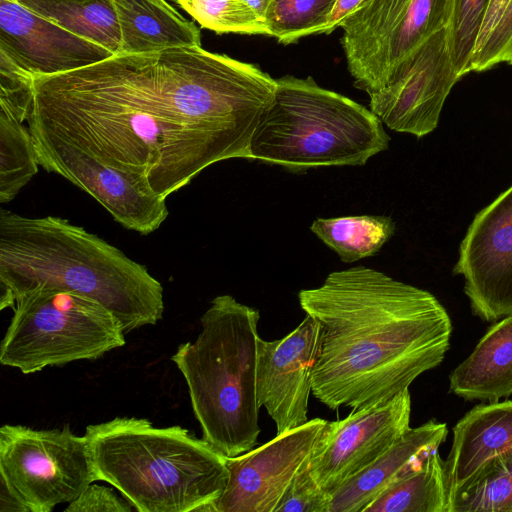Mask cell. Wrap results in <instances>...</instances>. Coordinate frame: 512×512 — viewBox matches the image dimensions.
Returning a JSON list of instances; mask_svg holds the SVG:
<instances>
[{"label": "cell", "mask_w": 512, "mask_h": 512, "mask_svg": "<svg viewBox=\"0 0 512 512\" xmlns=\"http://www.w3.org/2000/svg\"><path fill=\"white\" fill-rule=\"evenodd\" d=\"M202 28L217 34L268 36L265 20L242 0H176Z\"/></svg>", "instance_id": "obj_27"}, {"label": "cell", "mask_w": 512, "mask_h": 512, "mask_svg": "<svg viewBox=\"0 0 512 512\" xmlns=\"http://www.w3.org/2000/svg\"><path fill=\"white\" fill-rule=\"evenodd\" d=\"M29 127L0 114V203L13 200L38 172Z\"/></svg>", "instance_id": "obj_25"}, {"label": "cell", "mask_w": 512, "mask_h": 512, "mask_svg": "<svg viewBox=\"0 0 512 512\" xmlns=\"http://www.w3.org/2000/svg\"><path fill=\"white\" fill-rule=\"evenodd\" d=\"M337 0H273L264 20L268 36L283 45L318 35Z\"/></svg>", "instance_id": "obj_26"}, {"label": "cell", "mask_w": 512, "mask_h": 512, "mask_svg": "<svg viewBox=\"0 0 512 512\" xmlns=\"http://www.w3.org/2000/svg\"><path fill=\"white\" fill-rule=\"evenodd\" d=\"M309 460L295 474L275 512H327L330 494L312 476Z\"/></svg>", "instance_id": "obj_30"}, {"label": "cell", "mask_w": 512, "mask_h": 512, "mask_svg": "<svg viewBox=\"0 0 512 512\" xmlns=\"http://www.w3.org/2000/svg\"><path fill=\"white\" fill-rule=\"evenodd\" d=\"M0 286L15 299L38 288L85 295L107 308L125 334L155 325L164 312L161 283L115 246L66 219L3 208Z\"/></svg>", "instance_id": "obj_3"}, {"label": "cell", "mask_w": 512, "mask_h": 512, "mask_svg": "<svg viewBox=\"0 0 512 512\" xmlns=\"http://www.w3.org/2000/svg\"><path fill=\"white\" fill-rule=\"evenodd\" d=\"M447 434V425L434 420L410 427L374 462L330 493L327 512H363L387 487L420 466Z\"/></svg>", "instance_id": "obj_17"}, {"label": "cell", "mask_w": 512, "mask_h": 512, "mask_svg": "<svg viewBox=\"0 0 512 512\" xmlns=\"http://www.w3.org/2000/svg\"><path fill=\"white\" fill-rule=\"evenodd\" d=\"M447 512H512V452L483 466L449 500Z\"/></svg>", "instance_id": "obj_24"}, {"label": "cell", "mask_w": 512, "mask_h": 512, "mask_svg": "<svg viewBox=\"0 0 512 512\" xmlns=\"http://www.w3.org/2000/svg\"><path fill=\"white\" fill-rule=\"evenodd\" d=\"M327 422L308 420L258 448L227 457L228 483L212 512H275L295 474L310 459Z\"/></svg>", "instance_id": "obj_13"}, {"label": "cell", "mask_w": 512, "mask_h": 512, "mask_svg": "<svg viewBox=\"0 0 512 512\" xmlns=\"http://www.w3.org/2000/svg\"><path fill=\"white\" fill-rule=\"evenodd\" d=\"M459 79L447 26L430 36L390 83L369 95V107L391 130L420 138L437 127L444 102Z\"/></svg>", "instance_id": "obj_10"}, {"label": "cell", "mask_w": 512, "mask_h": 512, "mask_svg": "<svg viewBox=\"0 0 512 512\" xmlns=\"http://www.w3.org/2000/svg\"><path fill=\"white\" fill-rule=\"evenodd\" d=\"M125 342L117 318L96 300L73 291L38 288L16 298L0 344V363L31 374L98 359Z\"/></svg>", "instance_id": "obj_7"}, {"label": "cell", "mask_w": 512, "mask_h": 512, "mask_svg": "<svg viewBox=\"0 0 512 512\" xmlns=\"http://www.w3.org/2000/svg\"><path fill=\"white\" fill-rule=\"evenodd\" d=\"M452 13L453 0H362L340 25L354 86L369 96L390 83Z\"/></svg>", "instance_id": "obj_8"}, {"label": "cell", "mask_w": 512, "mask_h": 512, "mask_svg": "<svg viewBox=\"0 0 512 512\" xmlns=\"http://www.w3.org/2000/svg\"><path fill=\"white\" fill-rule=\"evenodd\" d=\"M409 389L392 399L354 409L327 422L309 460L317 483L329 494L384 453L410 428Z\"/></svg>", "instance_id": "obj_12"}, {"label": "cell", "mask_w": 512, "mask_h": 512, "mask_svg": "<svg viewBox=\"0 0 512 512\" xmlns=\"http://www.w3.org/2000/svg\"><path fill=\"white\" fill-rule=\"evenodd\" d=\"M298 300L320 325L312 395L331 410L392 399L450 346L452 322L439 300L372 268L332 272Z\"/></svg>", "instance_id": "obj_2"}, {"label": "cell", "mask_w": 512, "mask_h": 512, "mask_svg": "<svg viewBox=\"0 0 512 512\" xmlns=\"http://www.w3.org/2000/svg\"><path fill=\"white\" fill-rule=\"evenodd\" d=\"M444 460L438 449L387 487L363 512H447Z\"/></svg>", "instance_id": "obj_22"}, {"label": "cell", "mask_w": 512, "mask_h": 512, "mask_svg": "<svg viewBox=\"0 0 512 512\" xmlns=\"http://www.w3.org/2000/svg\"><path fill=\"white\" fill-rule=\"evenodd\" d=\"M133 505L105 485L91 483L82 494L68 503L65 512H131Z\"/></svg>", "instance_id": "obj_32"}, {"label": "cell", "mask_w": 512, "mask_h": 512, "mask_svg": "<svg viewBox=\"0 0 512 512\" xmlns=\"http://www.w3.org/2000/svg\"><path fill=\"white\" fill-rule=\"evenodd\" d=\"M111 1L115 4V3H120L123 0H111ZM151 1L159 3L161 5H170L166 0H151Z\"/></svg>", "instance_id": "obj_37"}, {"label": "cell", "mask_w": 512, "mask_h": 512, "mask_svg": "<svg viewBox=\"0 0 512 512\" xmlns=\"http://www.w3.org/2000/svg\"><path fill=\"white\" fill-rule=\"evenodd\" d=\"M253 132L247 159L293 172L364 165L387 150L390 136L368 108L312 77L284 75Z\"/></svg>", "instance_id": "obj_6"}, {"label": "cell", "mask_w": 512, "mask_h": 512, "mask_svg": "<svg viewBox=\"0 0 512 512\" xmlns=\"http://www.w3.org/2000/svg\"><path fill=\"white\" fill-rule=\"evenodd\" d=\"M34 75L0 51V114L21 123L33 105Z\"/></svg>", "instance_id": "obj_29"}, {"label": "cell", "mask_w": 512, "mask_h": 512, "mask_svg": "<svg viewBox=\"0 0 512 512\" xmlns=\"http://www.w3.org/2000/svg\"><path fill=\"white\" fill-rule=\"evenodd\" d=\"M512 452V400L477 405L453 427L444 460L449 500L492 459ZM448 509V508H447Z\"/></svg>", "instance_id": "obj_18"}, {"label": "cell", "mask_w": 512, "mask_h": 512, "mask_svg": "<svg viewBox=\"0 0 512 512\" xmlns=\"http://www.w3.org/2000/svg\"><path fill=\"white\" fill-rule=\"evenodd\" d=\"M488 1L453 0V13L448 34L451 57L460 78L467 74Z\"/></svg>", "instance_id": "obj_28"}, {"label": "cell", "mask_w": 512, "mask_h": 512, "mask_svg": "<svg viewBox=\"0 0 512 512\" xmlns=\"http://www.w3.org/2000/svg\"><path fill=\"white\" fill-rule=\"evenodd\" d=\"M0 479L30 512L70 503L95 481L85 435L61 429L4 424L0 428Z\"/></svg>", "instance_id": "obj_9"}, {"label": "cell", "mask_w": 512, "mask_h": 512, "mask_svg": "<svg viewBox=\"0 0 512 512\" xmlns=\"http://www.w3.org/2000/svg\"><path fill=\"white\" fill-rule=\"evenodd\" d=\"M114 5L121 31V53L149 54L202 46L199 28L171 5L151 0H123Z\"/></svg>", "instance_id": "obj_20"}, {"label": "cell", "mask_w": 512, "mask_h": 512, "mask_svg": "<svg viewBox=\"0 0 512 512\" xmlns=\"http://www.w3.org/2000/svg\"><path fill=\"white\" fill-rule=\"evenodd\" d=\"M29 10L93 41L112 54L121 53L118 14L111 0H16Z\"/></svg>", "instance_id": "obj_21"}, {"label": "cell", "mask_w": 512, "mask_h": 512, "mask_svg": "<svg viewBox=\"0 0 512 512\" xmlns=\"http://www.w3.org/2000/svg\"><path fill=\"white\" fill-rule=\"evenodd\" d=\"M32 138L41 167L84 190L123 227L147 235L167 218L165 199L145 191L128 175L59 140Z\"/></svg>", "instance_id": "obj_14"}, {"label": "cell", "mask_w": 512, "mask_h": 512, "mask_svg": "<svg viewBox=\"0 0 512 512\" xmlns=\"http://www.w3.org/2000/svg\"><path fill=\"white\" fill-rule=\"evenodd\" d=\"M0 51L34 76L69 72L114 55L16 0H0Z\"/></svg>", "instance_id": "obj_16"}, {"label": "cell", "mask_w": 512, "mask_h": 512, "mask_svg": "<svg viewBox=\"0 0 512 512\" xmlns=\"http://www.w3.org/2000/svg\"><path fill=\"white\" fill-rule=\"evenodd\" d=\"M449 391L468 401L512 395V315L494 324L451 372Z\"/></svg>", "instance_id": "obj_19"}, {"label": "cell", "mask_w": 512, "mask_h": 512, "mask_svg": "<svg viewBox=\"0 0 512 512\" xmlns=\"http://www.w3.org/2000/svg\"><path fill=\"white\" fill-rule=\"evenodd\" d=\"M149 54L34 77L28 127L131 177L166 199L232 151L186 116L154 84Z\"/></svg>", "instance_id": "obj_1"}, {"label": "cell", "mask_w": 512, "mask_h": 512, "mask_svg": "<svg viewBox=\"0 0 512 512\" xmlns=\"http://www.w3.org/2000/svg\"><path fill=\"white\" fill-rule=\"evenodd\" d=\"M310 230L345 263L370 257L380 251L395 233L388 216L361 215L318 218Z\"/></svg>", "instance_id": "obj_23"}, {"label": "cell", "mask_w": 512, "mask_h": 512, "mask_svg": "<svg viewBox=\"0 0 512 512\" xmlns=\"http://www.w3.org/2000/svg\"><path fill=\"white\" fill-rule=\"evenodd\" d=\"M84 435L95 481L138 512H212L228 483L227 456L181 426L115 417L87 425Z\"/></svg>", "instance_id": "obj_4"}, {"label": "cell", "mask_w": 512, "mask_h": 512, "mask_svg": "<svg viewBox=\"0 0 512 512\" xmlns=\"http://www.w3.org/2000/svg\"><path fill=\"white\" fill-rule=\"evenodd\" d=\"M453 273L464 278L474 315H512V185L479 211L459 247Z\"/></svg>", "instance_id": "obj_11"}, {"label": "cell", "mask_w": 512, "mask_h": 512, "mask_svg": "<svg viewBox=\"0 0 512 512\" xmlns=\"http://www.w3.org/2000/svg\"><path fill=\"white\" fill-rule=\"evenodd\" d=\"M247 3L263 19L273 0H242Z\"/></svg>", "instance_id": "obj_36"}, {"label": "cell", "mask_w": 512, "mask_h": 512, "mask_svg": "<svg viewBox=\"0 0 512 512\" xmlns=\"http://www.w3.org/2000/svg\"><path fill=\"white\" fill-rule=\"evenodd\" d=\"M259 311L231 295L215 297L194 341L171 361L185 379L202 438L227 457L243 454L260 434L257 398Z\"/></svg>", "instance_id": "obj_5"}, {"label": "cell", "mask_w": 512, "mask_h": 512, "mask_svg": "<svg viewBox=\"0 0 512 512\" xmlns=\"http://www.w3.org/2000/svg\"><path fill=\"white\" fill-rule=\"evenodd\" d=\"M0 512H30L16 492L0 479Z\"/></svg>", "instance_id": "obj_35"}, {"label": "cell", "mask_w": 512, "mask_h": 512, "mask_svg": "<svg viewBox=\"0 0 512 512\" xmlns=\"http://www.w3.org/2000/svg\"><path fill=\"white\" fill-rule=\"evenodd\" d=\"M319 323L309 315L288 335L257 342V398L276 424V434L308 421L312 370L318 350Z\"/></svg>", "instance_id": "obj_15"}, {"label": "cell", "mask_w": 512, "mask_h": 512, "mask_svg": "<svg viewBox=\"0 0 512 512\" xmlns=\"http://www.w3.org/2000/svg\"><path fill=\"white\" fill-rule=\"evenodd\" d=\"M510 2L511 0L488 1L482 17L473 53L479 51L483 47L490 34L501 21Z\"/></svg>", "instance_id": "obj_33"}, {"label": "cell", "mask_w": 512, "mask_h": 512, "mask_svg": "<svg viewBox=\"0 0 512 512\" xmlns=\"http://www.w3.org/2000/svg\"><path fill=\"white\" fill-rule=\"evenodd\" d=\"M502 62L512 64V0L483 47L473 53L467 73L489 70Z\"/></svg>", "instance_id": "obj_31"}, {"label": "cell", "mask_w": 512, "mask_h": 512, "mask_svg": "<svg viewBox=\"0 0 512 512\" xmlns=\"http://www.w3.org/2000/svg\"><path fill=\"white\" fill-rule=\"evenodd\" d=\"M362 2V0H337L332 12L330 13L325 25L318 34H331Z\"/></svg>", "instance_id": "obj_34"}]
</instances>
